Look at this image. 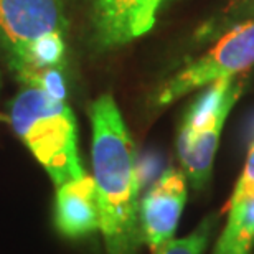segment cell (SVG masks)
I'll list each match as a JSON object with an SVG mask.
<instances>
[{
    "instance_id": "6da1fadb",
    "label": "cell",
    "mask_w": 254,
    "mask_h": 254,
    "mask_svg": "<svg viewBox=\"0 0 254 254\" xmlns=\"http://www.w3.org/2000/svg\"><path fill=\"white\" fill-rule=\"evenodd\" d=\"M93 126V179L99 205V230L108 254H139V170L134 142L111 94L89 109Z\"/></svg>"
},
{
    "instance_id": "7a4b0ae2",
    "label": "cell",
    "mask_w": 254,
    "mask_h": 254,
    "mask_svg": "<svg viewBox=\"0 0 254 254\" xmlns=\"http://www.w3.org/2000/svg\"><path fill=\"white\" fill-rule=\"evenodd\" d=\"M10 124L57 187L84 177L76 119L66 101L25 86L10 106Z\"/></svg>"
},
{
    "instance_id": "3957f363",
    "label": "cell",
    "mask_w": 254,
    "mask_h": 254,
    "mask_svg": "<svg viewBox=\"0 0 254 254\" xmlns=\"http://www.w3.org/2000/svg\"><path fill=\"white\" fill-rule=\"evenodd\" d=\"M254 66V18L235 25L210 52L187 64L157 93L155 104L167 106L190 91L220 78H235Z\"/></svg>"
},
{
    "instance_id": "277c9868",
    "label": "cell",
    "mask_w": 254,
    "mask_h": 254,
    "mask_svg": "<svg viewBox=\"0 0 254 254\" xmlns=\"http://www.w3.org/2000/svg\"><path fill=\"white\" fill-rule=\"evenodd\" d=\"M64 30L63 0H0V47L15 74L35 45Z\"/></svg>"
},
{
    "instance_id": "5b68a950",
    "label": "cell",
    "mask_w": 254,
    "mask_h": 254,
    "mask_svg": "<svg viewBox=\"0 0 254 254\" xmlns=\"http://www.w3.org/2000/svg\"><path fill=\"white\" fill-rule=\"evenodd\" d=\"M187 203L185 174L169 169L152 185L139 205V230L142 243L155 254L174 238Z\"/></svg>"
},
{
    "instance_id": "8992f818",
    "label": "cell",
    "mask_w": 254,
    "mask_h": 254,
    "mask_svg": "<svg viewBox=\"0 0 254 254\" xmlns=\"http://www.w3.org/2000/svg\"><path fill=\"white\" fill-rule=\"evenodd\" d=\"M164 0H96L93 28L103 48L121 47L142 37L155 25Z\"/></svg>"
},
{
    "instance_id": "52a82bcc",
    "label": "cell",
    "mask_w": 254,
    "mask_h": 254,
    "mask_svg": "<svg viewBox=\"0 0 254 254\" xmlns=\"http://www.w3.org/2000/svg\"><path fill=\"white\" fill-rule=\"evenodd\" d=\"M245 79L233 81L225 101L220 109L211 116L191 137H179V155L187 177L196 190L203 189L211 177L213 162L220 142L221 129L225 126L228 114L245 89Z\"/></svg>"
},
{
    "instance_id": "ba28073f",
    "label": "cell",
    "mask_w": 254,
    "mask_h": 254,
    "mask_svg": "<svg viewBox=\"0 0 254 254\" xmlns=\"http://www.w3.org/2000/svg\"><path fill=\"white\" fill-rule=\"evenodd\" d=\"M55 225L63 236L76 240L99 230V205L93 177H81L58 187Z\"/></svg>"
},
{
    "instance_id": "9c48e42d",
    "label": "cell",
    "mask_w": 254,
    "mask_h": 254,
    "mask_svg": "<svg viewBox=\"0 0 254 254\" xmlns=\"http://www.w3.org/2000/svg\"><path fill=\"white\" fill-rule=\"evenodd\" d=\"M254 246V198L228 205V221L213 254H251Z\"/></svg>"
},
{
    "instance_id": "30bf717a",
    "label": "cell",
    "mask_w": 254,
    "mask_h": 254,
    "mask_svg": "<svg viewBox=\"0 0 254 254\" xmlns=\"http://www.w3.org/2000/svg\"><path fill=\"white\" fill-rule=\"evenodd\" d=\"M233 84V78H220L210 83V88L198 96L195 103L187 111L185 119L180 127L179 137H191L200 127L220 109L228 91Z\"/></svg>"
},
{
    "instance_id": "8fae6325",
    "label": "cell",
    "mask_w": 254,
    "mask_h": 254,
    "mask_svg": "<svg viewBox=\"0 0 254 254\" xmlns=\"http://www.w3.org/2000/svg\"><path fill=\"white\" fill-rule=\"evenodd\" d=\"M218 223H220V215H208L189 236L170 240L155 254H205Z\"/></svg>"
},
{
    "instance_id": "7c38bea8",
    "label": "cell",
    "mask_w": 254,
    "mask_h": 254,
    "mask_svg": "<svg viewBox=\"0 0 254 254\" xmlns=\"http://www.w3.org/2000/svg\"><path fill=\"white\" fill-rule=\"evenodd\" d=\"M241 18L253 20L254 18V0H233L225 12L213 20L211 23L203 25L198 35L203 38L211 37L213 33L220 32L228 23H235Z\"/></svg>"
},
{
    "instance_id": "4fadbf2b",
    "label": "cell",
    "mask_w": 254,
    "mask_h": 254,
    "mask_svg": "<svg viewBox=\"0 0 254 254\" xmlns=\"http://www.w3.org/2000/svg\"><path fill=\"white\" fill-rule=\"evenodd\" d=\"M250 198H254V144L251 147L250 154H248L245 170H243L240 180H238L236 189L233 191L231 200L228 205H235V203L250 200Z\"/></svg>"
},
{
    "instance_id": "5bb4252c",
    "label": "cell",
    "mask_w": 254,
    "mask_h": 254,
    "mask_svg": "<svg viewBox=\"0 0 254 254\" xmlns=\"http://www.w3.org/2000/svg\"><path fill=\"white\" fill-rule=\"evenodd\" d=\"M0 121H8V119H5L3 116H0Z\"/></svg>"
},
{
    "instance_id": "9a60e30c",
    "label": "cell",
    "mask_w": 254,
    "mask_h": 254,
    "mask_svg": "<svg viewBox=\"0 0 254 254\" xmlns=\"http://www.w3.org/2000/svg\"><path fill=\"white\" fill-rule=\"evenodd\" d=\"M0 84H2V81H0Z\"/></svg>"
}]
</instances>
